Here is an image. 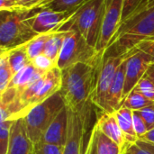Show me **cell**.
Returning a JSON list of instances; mask_svg holds the SVG:
<instances>
[{
  "label": "cell",
  "mask_w": 154,
  "mask_h": 154,
  "mask_svg": "<svg viewBox=\"0 0 154 154\" xmlns=\"http://www.w3.org/2000/svg\"><path fill=\"white\" fill-rule=\"evenodd\" d=\"M102 53L97 52L79 32L69 31L63 42L57 67L62 70L79 62H93Z\"/></svg>",
  "instance_id": "7"
},
{
  "label": "cell",
  "mask_w": 154,
  "mask_h": 154,
  "mask_svg": "<svg viewBox=\"0 0 154 154\" xmlns=\"http://www.w3.org/2000/svg\"><path fill=\"white\" fill-rule=\"evenodd\" d=\"M46 0H19L22 8H39Z\"/></svg>",
  "instance_id": "37"
},
{
  "label": "cell",
  "mask_w": 154,
  "mask_h": 154,
  "mask_svg": "<svg viewBox=\"0 0 154 154\" xmlns=\"http://www.w3.org/2000/svg\"><path fill=\"white\" fill-rule=\"evenodd\" d=\"M127 54L119 55L113 52L110 49H106L103 53V60L98 72L97 79L94 93L91 97L93 105H95L101 112L105 111L106 96L110 88V85L114 79L116 72L121 63L133 52Z\"/></svg>",
  "instance_id": "8"
},
{
  "label": "cell",
  "mask_w": 154,
  "mask_h": 154,
  "mask_svg": "<svg viewBox=\"0 0 154 154\" xmlns=\"http://www.w3.org/2000/svg\"><path fill=\"white\" fill-rule=\"evenodd\" d=\"M96 132V146H97V154H123L124 147L120 146L118 143L114 142L108 136L104 134L97 124L94 125Z\"/></svg>",
  "instance_id": "19"
},
{
  "label": "cell",
  "mask_w": 154,
  "mask_h": 154,
  "mask_svg": "<svg viewBox=\"0 0 154 154\" xmlns=\"http://www.w3.org/2000/svg\"><path fill=\"white\" fill-rule=\"evenodd\" d=\"M45 73L38 70L32 62L23 68L19 72L15 73L7 88L13 89L14 92V98L16 99L33 81L42 77ZM6 88V89H7Z\"/></svg>",
  "instance_id": "15"
},
{
  "label": "cell",
  "mask_w": 154,
  "mask_h": 154,
  "mask_svg": "<svg viewBox=\"0 0 154 154\" xmlns=\"http://www.w3.org/2000/svg\"><path fill=\"white\" fill-rule=\"evenodd\" d=\"M125 0H105L102 26L97 44V52H104L117 32L123 16Z\"/></svg>",
  "instance_id": "9"
},
{
  "label": "cell",
  "mask_w": 154,
  "mask_h": 154,
  "mask_svg": "<svg viewBox=\"0 0 154 154\" xmlns=\"http://www.w3.org/2000/svg\"><path fill=\"white\" fill-rule=\"evenodd\" d=\"M140 2L141 0H125L121 23L131 15V14L134 11V9L136 8V6L139 5Z\"/></svg>",
  "instance_id": "33"
},
{
  "label": "cell",
  "mask_w": 154,
  "mask_h": 154,
  "mask_svg": "<svg viewBox=\"0 0 154 154\" xmlns=\"http://www.w3.org/2000/svg\"><path fill=\"white\" fill-rule=\"evenodd\" d=\"M127 58L121 63V65L118 67V69L116 72V75H115L114 79L110 85V88H109V90H108V93L106 96L105 111L103 113L114 114L115 112H116L119 108H121L123 106Z\"/></svg>",
  "instance_id": "12"
},
{
  "label": "cell",
  "mask_w": 154,
  "mask_h": 154,
  "mask_svg": "<svg viewBox=\"0 0 154 154\" xmlns=\"http://www.w3.org/2000/svg\"><path fill=\"white\" fill-rule=\"evenodd\" d=\"M22 8L19 0H0V10L1 11H10Z\"/></svg>",
  "instance_id": "36"
},
{
  "label": "cell",
  "mask_w": 154,
  "mask_h": 154,
  "mask_svg": "<svg viewBox=\"0 0 154 154\" xmlns=\"http://www.w3.org/2000/svg\"><path fill=\"white\" fill-rule=\"evenodd\" d=\"M68 32H51L50 38L48 39L44 50L43 54L52 60L56 65L58 63V60L61 51V48L63 45L64 39L67 35Z\"/></svg>",
  "instance_id": "20"
},
{
  "label": "cell",
  "mask_w": 154,
  "mask_h": 154,
  "mask_svg": "<svg viewBox=\"0 0 154 154\" xmlns=\"http://www.w3.org/2000/svg\"><path fill=\"white\" fill-rule=\"evenodd\" d=\"M143 1H144V0H141V2H140V3H142ZM140 3H139V4H140ZM136 7H137V6H136Z\"/></svg>",
  "instance_id": "41"
},
{
  "label": "cell",
  "mask_w": 154,
  "mask_h": 154,
  "mask_svg": "<svg viewBox=\"0 0 154 154\" xmlns=\"http://www.w3.org/2000/svg\"><path fill=\"white\" fill-rule=\"evenodd\" d=\"M134 90H136V91L141 92V93L153 91L154 84L152 82V80L149 78H147L144 75V77L138 82V84L136 85V87H135V88Z\"/></svg>",
  "instance_id": "35"
},
{
  "label": "cell",
  "mask_w": 154,
  "mask_h": 154,
  "mask_svg": "<svg viewBox=\"0 0 154 154\" xmlns=\"http://www.w3.org/2000/svg\"><path fill=\"white\" fill-rule=\"evenodd\" d=\"M51 34V32L38 34L36 37L32 39L26 44H24L25 49H26V52H27L28 57H29L31 61L34 58H36L37 56L43 53L45 44H46L48 39L50 38Z\"/></svg>",
  "instance_id": "25"
},
{
  "label": "cell",
  "mask_w": 154,
  "mask_h": 154,
  "mask_svg": "<svg viewBox=\"0 0 154 154\" xmlns=\"http://www.w3.org/2000/svg\"><path fill=\"white\" fill-rule=\"evenodd\" d=\"M104 4L105 0L87 1L57 32H79L91 46L96 48L102 26Z\"/></svg>",
  "instance_id": "4"
},
{
  "label": "cell",
  "mask_w": 154,
  "mask_h": 154,
  "mask_svg": "<svg viewBox=\"0 0 154 154\" xmlns=\"http://www.w3.org/2000/svg\"><path fill=\"white\" fill-rule=\"evenodd\" d=\"M145 76H146L147 78H149V79L152 80V82L154 84V61H152V62L149 65L148 69H147V71H146V73H145Z\"/></svg>",
  "instance_id": "39"
},
{
  "label": "cell",
  "mask_w": 154,
  "mask_h": 154,
  "mask_svg": "<svg viewBox=\"0 0 154 154\" xmlns=\"http://www.w3.org/2000/svg\"><path fill=\"white\" fill-rule=\"evenodd\" d=\"M74 13L40 8L33 19L32 28L39 34L57 32Z\"/></svg>",
  "instance_id": "11"
},
{
  "label": "cell",
  "mask_w": 154,
  "mask_h": 154,
  "mask_svg": "<svg viewBox=\"0 0 154 154\" xmlns=\"http://www.w3.org/2000/svg\"><path fill=\"white\" fill-rule=\"evenodd\" d=\"M136 49L149 55L154 61V39L142 42L137 45Z\"/></svg>",
  "instance_id": "34"
},
{
  "label": "cell",
  "mask_w": 154,
  "mask_h": 154,
  "mask_svg": "<svg viewBox=\"0 0 154 154\" xmlns=\"http://www.w3.org/2000/svg\"><path fill=\"white\" fill-rule=\"evenodd\" d=\"M133 117H134V131H135V134H136V135H137V137L139 139L148 132V129H147L145 122L143 121V119L142 118V116H141V115L139 114L138 111H134Z\"/></svg>",
  "instance_id": "29"
},
{
  "label": "cell",
  "mask_w": 154,
  "mask_h": 154,
  "mask_svg": "<svg viewBox=\"0 0 154 154\" xmlns=\"http://www.w3.org/2000/svg\"><path fill=\"white\" fill-rule=\"evenodd\" d=\"M6 51L10 66L14 74L19 72L31 63V60L26 52L25 45H22Z\"/></svg>",
  "instance_id": "21"
},
{
  "label": "cell",
  "mask_w": 154,
  "mask_h": 154,
  "mask_svg": "<svg viewBox=\"0 0 154 154\" xmlns=\"http://www.w3.org/2000/svg\"><path fill=\"white\" fill-rule=\"evenodd\" d=\"M40 8H18L0 13L1 51H9L26 44L36 37L32 23Z\"/></svg>",
  "instance_id": "3"
},
{
  "label": "cell",
  "mask_w": 154,
  "mask_h": 154,
  "mask_svg": "<svg viewBox=\"0 0 154 154\" xmlns=\"http://www.w3.org/2000/svg\"><path fill=\"white\" fill-rule=\"evenodd\" d=\"M6 154H35V144L29 138L23 117L14 121Z\"/></svg>",
  "instance_id": "13"
},
{
  "label": "cell",
  "mask_w": 154,
  "mask_h": 154,
  "mask_svg": "<svg viewBox=\"0 0 154 154\" xmlns=\"http://www.w3.org/2000/svg\"><path fill=\"white\" fill-rule=\"evenodd\" d=\"M96 124L104 134L108 136L120 146L125 147L126 144L125 137L114 114L102 113V115L97 118Z\"/></svg>",
  "instance_id": "17"
},
{
  "label": "cell",
  "mask_w": 154,
  "mask_h": 154,
  "mask_svg": "<svg viewBox=\"0 0 154 154\" xmlns=\"http://www.w3.org/2000/svg\"><path fill=\"white\" fill-rule=\"evenodd\" d=\"M152 59L146 53L135 49L126 60L125 80L124 89V101L135 88L138 82L144 77Z\"/></svg>",
  "instance_id": "10"
},
{
  "label": "cell",
  "mask_w": 154,
  "mask_h": 154,
  "mask_svg": "<svg viewBox=\"0 0 154 154\" xmlns=\"http://www.w3.org/2000/svg\"><path fill=\"white\" fill-rule=\"evenodd\" d=\"M151 39H154V6L124 21L107 48L124 55L134 51L142 42Z\"/></svg>",
  "instance_id": "2"
},
{
  "label": "cell",
  "mask_w": 154,
  "mask_h": 154,
  "mask_svg": "<svg viewBox=\"0 0 154 154\" xmlns=\"http://www.w3.org/2000/svg\"><path fill=\"white\" fill-rule=\"evenodd\" d=\"M61 69L58 67H54L51 70L45 73L43 84L38 92L35 99L33 101V106L41 104L47 98L51 97L52 95L60 90L61 88ZM32 106V107H33Z\"/></svg>",
  "instance_id": "16"
},
{
  "label": "cell",
  "mask_w": 154,
  "mask_h": 154,
  "mask_svg": "<svg viewBox=\"0 0 154 154\" xmlns=\"http://www.w3.org/2000/svg\"><path fill=\"white\" fill-rule=\"evenodd\" d=\"M142 118L146 124L148 131L154 128V105L149 106L140 111H138Z\"/></svg>",
  "instance_id": "30"
},
{
  "label": "cell",
  "mask_w": 154,
  "mask_h": 154,
  "mask_svg": "<svg viewBox=\"0 0 154 154\" xmlns=\"http://www.w3.org/2000/svg\"><path fill=\"white\" fill-rule=\"evenodd\" d=\"M83 154H97V146H96V132L94 126L91 128L87 140L85 143Z\"/></svg>",
  "instance_id": "32"
},
{
  "label": "cell",
  "mask_w": 154,
  "mask_h": 154,
  "mask_svg": "<svg viewBox=\"0 0 154 154\" xmlns=\"http://www.w3.org/2000/svg\"><path fill=\"white\" fill-rule=\"evenodd\" d=\"M88 0H46L39 8L51 9L58 12L74 13Z\"/></svg>",
  "instance_id": "22"
},
{
  "label": "cell",
  "mask_w": 154,
  "mask_h": 154,
  "mask_svg": "<svg viewBox=\"0 0 154 154\" xmlns=\"http://www.w3.org/2000/svg\"><path fill=\"white\" fill-rule=\"evenodd\" d=\"M104 53V52H103ZM103 53L93 62H79L61 70L60 93L69 108H77L91 100Z\"/></svg>",
  "instance_id": "1"
},
{
  "label": "cell",
  "mask_w": 154,
  "mask_h": 154,
  "mask_svg": "<svg viewBox=\"0 0 154 154\" xmlns=\"http://www.w3.org/2000/svg\"><path fill=\"white\" fill-rule=\"evenodd\" d=\"M14 73L10 66L8 60V55L6 51H1L0 54V94L4 93L11 80L13 79Z\"/></svg>",
  "instance_id": "23"
},
{
  "label": "cell",
  "mask_w": 154,
  "mask_h": 154,
  "mask_svg": "<svg viewBox=\"0 0 154 154\" xmlns=\"http://www.w3.org/2000/svg\"><path fill=\"white\" fill-rule=\"evenodd\" d=\"M66 106L60 91H58L41 104L33 106L23 116L28 136L35 145L41 143L48 127Z\"/></svg>",
  "instance_id": "5"
},
{
  "label": "cell",
  "mask_w": 154,
  "mask_h": 154,
  "mask_svg": "<svg viewBox=\"0 0 154 154\" xmlns=\"http://www.w3.org/2000/svg\"><path fill=\"white\" fill-rule=\"evenodd\" d=\"M139 140H142V141H144V142H147L151 144H153L154 145V128L148 131L143 136H142L141 138H139Z\"/></svg>",
  "instance_id": "38"
},
{
  "label": "cell",
  "mask_w": 154,
  "mask_h": 154,
  "mask_svg": "<svg viewBox=\"0 0 154 154\" xmlns=\"http://www.w3.org/2000/svg\"><path fill=\"white\" fill-rule=\"evenodd\" d=\"M69 132V106L63 108L43 134L40 143L64 147Z\"/></svg>",
  "instance_id": "14"
},
{
  "label": "cell",
  "mask_w": 154,
  "mask_h": 154,
  "mask_svg": "<svg viewBox=\"0 0 154 154\" xmlns=\"http://www.w3.org/2000/svg\"><path fill=\"white\" fill-rule=\"evenodd\" d=\"M92 101H88L79 107H69V132L68 139L63 147L62 154H83L88 128L89 125Z\"/></svg>",
  "instance_id": "6"
},
{
  "label": "cell",
  "mask_w": 154,
  "mask_h": 154,
  "mask_svg": "<svg viewBox=\"0 0 154 154\" xmlns=\"http://www.w3.org/2000/svg\"><path fill=\"white\" fill-rule=\"evenodd\" d=\"M152 105H154L153 101L148 99L142 93L133 90L125 99L123 106L131 109L132 111H140Z\"/></svg>",
  "instance_id": "24"
},
{
  "label": "cell",
  "mask_w": 154,
  "mask_h": 154,
  "mask_svg": "<svg viewBox=\"0 0 154 154\" xmlns=\"http://www.w3.org/2000/svg\"><path fill=\"white\" fill-rule=\"evenodd\" d=\"M124 148L129 154H154L153 144L139 139L134 143L125 144Z\"/></svg>",
  "instance_id": "27"
},
{
  "label": "cell",
  "mask_w": 154,
  "mask_h": 154,
  "mask_svg": "<svg viewBox=\"0 0 154 154\" xmlns=\"http://www.w3.org/2000/svg\"><path fill=\"white\" fill-rule=\"evenodd\" d=\"M123 154H129V153H128V152H126V151L125 150V148H124V153H123Z\"/></svg>",
  "instance_id": "40"
},
{
  "label": "cell",
  "mask_w": 154,
  "mask_h": 154,
  "mask_svg": "<svg viewBox=\"0 0 154 154\" xmlns=\"http://www.w3.org/2000/svg\"><path fill=\"white\" fill-rule=\"evenodd\" d=\"M14 120L0 122V154H6L9 147L11 127Z\"/></svg>",
  "instance_id": "26"
},
{
  "label": "cell",
  "mask_w": 154,
  "mask_h": 154,
  "mask_svg": "<svg viewBox=\"0 0 154 154\" xmlns=\"http://www.w3.org/2000/svg\"><path fill=\"white\" fill-rule=\"evenodd\" d=\"M63 148L56 145L38 143L35 145V154H62Z\"/></svg>",
  "instance_id": "31"
},
{
  "label": "cell",
  "mask_w": 154,
  "mask_h": 154,
  "mask_svg": "<svg viewBox=\"0 0 154 154\" xmlns=\"http://www.w3.org/2000/svg\"><path fill=\"white\" fill-rule=\"evenodd\" d=\"M31 62L38 70L43 73H46L51 69H53L54 67H57L56 63L43 53L34 58Z\"/></svg>",
  "instance_id": "28"
},
{
  "label": "cell",
  "mask_w": 154,
  "mask_h": 154,
  "mask_svg": "<svg viewBox=\"0 0 154 154\" xmlns=\"http://www.w3.org/2000/svg\"><path fill=\"white\" fill-rule=\"evenodd\" d=\"M114 115L118 122V125L123 134H125L126 144L134 143L138 140V137L135 134L134 127V111L125 106H122L116 112H115Z\"/></svg>",
  "instance_id": "18"
}]
</instances>
